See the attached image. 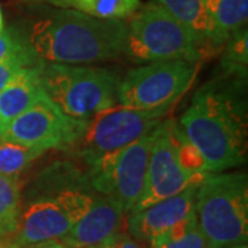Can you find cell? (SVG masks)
Listing matches in <instances>:
<instances>
[{"label": "cell", "instance_id": "cell-1", "mask_svg": "<svg viewBox=\"0 0 248 248\" xmlns=\"http://www.w3.org/2000/svg\"><path fill=\"white\" fill-rule=\"evenodd\" d=\"M127 33V19H104L55 9L35 19L25 39L39 61L81 65L122 55Z\"/></svg>", "mask_w": 248, "mask_h": 248}, {"label": "cell", "instance_id": "cell-2", "mask_svg": "<svg viewBox=\"0 0 248 248\" xmlns=\"http://www.w3.org/2000/svg\"><path fill=\"white\" fill-rule=\"evenodd\" d=\"M179 124L186 138L203 155L210 172H222L244 163L246 123L225 94L211 87L203 89Z\"/></svg>", "mask_w": 248, "mask_h": 248}, {"label": "cell", "instance_id": "cell-3", "mask_svg": "<svg viewBox=\"0 0 248 248\" xmlns=\"http://www.w3.org/2000/svg\"><path fill=\"white\" fill-rule=\"evenodd\" d=\"M193 213L208 248L247 243V175L243 172H208L197 186Z\"/></svg>", "mask_w": 248, "mask_h": 248}, {"label": "cell", "instance_id": "cell-4", "mask_svg": "<svg viewBox=\"0 0 248 248\" xmlns=\"http://www.w3.org/2000/svg\"><path fill=\"white\" fill-rule=\"evenodd\" d=\"M120 80L119 73L108 68L46 62L40 66L46 97L75 120H89L115 107Z\"/></svg>", "mask_w": 248, "mask_h": 248}, {"label": "cell", "instance_id": "cell-5", "mask_svg": "<svg viewBox=\"0 0 248 248\" xmlns=\"http://www.w3.org/2000/svg\"><path fill=\"white\" fill-rule=\"evenodd\" d=\"M125 51L137 61H200L205 46L156 3L141 6L127 21Z\"/></svg>", "mask_w": 248, "mask_h": 248}, {"label": "cell", "instance_id": "cell-6", "mask_svg": "<svg viewBox=\"0 0 248 248\" xmlns=\"http://www.w3.org/2000/svg\"><path fill=\"white\" fill-rule=\"evenodd\" d=\"M170 108L138 109L112 107L84 120L83 130L75 145L87 163L102 155L122 149L155 130L169 113Z\"/></svg>", "mask_w": 248, "mask_h": 248}, {"label": "cell", "instance_id": "cell-7", "mask_svg": "<svg viewBox=\"0 0 248 248\" xmlns=\"http://www.w3.org/2000/svg\"><path fill=\"white\" fill-rule=\"evenodd\" d=\"M93 203V196L71 186L54 196L39 197L21 210L13 239L22 248L61 240L89 213Z\"/></svg>", "mask_w": 248, "mask_h": 248}, {"label": "cell", "instance_id": "cell-8", "mask_svg": "<svg viewBox=\"0 0 248 248\" xmlns=\"http://www.w3.org/2000/svg\"><path fill=\"white\" fill-rule=\"evenodd\" d=\"M155 130L89 164L90 184L99 193L119 200L125 213L133 210L143 192Z\"/></svg>", "mask_w": 248, "mask_h": 248}, {"label": "cell", "instance_id": "cell-9", "mask_svg": "<svg viewBox=\"0 0 248 248\" xmlns=\"http://www.w3.org/2000/svg\"><path fill=\"white\" fill-rule=\"evenodd\" d=\"M196 73L193 62H149L131 69L120 80L117 102L138 109L171 108L190 89Z\"/></svg>", "mask_w": 248, "mask_h": 248}, {"label": "cell", "instance_id": "cell-10", "mask_svg": "<svg viewBox=\"0 0 248 248\" xmlns=\"http://www.w3.org/2000/svg\"><path fill=\"white\" fill-rule=\"evenodd\" d=\"M177 124L172 119L163 120L155 130V141L152 143L145 187L140 200L130 214L138 213L152 204L175 196L193 185H200L208 174L189 175L179 167L177 160Z\"/></svg>", "mask_w": 248, "mask_h": 248}, {"label": "cell", "instance_id": "cell-11", "mask_svg": "<svg viewBox=\"0 0 248 248\" xmlns=\"http://www.w3.org/2000/svg\"><path fill=\"white\" fill-rule=\"evenodd\" d=\"M83 125L84 120H75L65 116L45 95L13 119L6 125L1 138L43 152L68 149L79 138Z\"/></svg>", "mask_w": 248, "mask_h": 248}, {"label": "cell", "instance_id": "cell-12", "mask_svg": "<svg viewBox=\"0 0 248 248\" xmlns=\"http://www.w3.org/2000/svg\"><path fill=\"white\" fill-rule=\"evenodd\" d=\"M124 208L110 196L94 199V203L81 219L60 241L68 248H99L122 232Z\"/></svg>", "mask_w": 248, "mask_h": 248}, {"label": "cell", "instance_id": "cell-13", "mask_svg": "<svg viewBox=\"0 0 248 248\" xmlns=\"http://www.w3.org/2000/svg\"><path fill=\"white\" fill-rule=\"evenodd\" d=\"M197 186H190L178 195L152 204L138 213L130 214L127 229L131 237L151 243L189 217L195 210Z\"/></svg>", "mask_w": 248, "mask_h": 248}, {"label": "cell", "instance_id": "cell-14", "mask_svg": "<svg viewBox=\"0 0 248 248\" xmlns=\"http://www.w3.org/2000/svg\"><path fill=\"white\" fill-rule=\"evenodd\" d=\"M42 63L21 69L0 91V123L4 128L13 119L46 95L40 81Z\"/></svg>", "mask_w": 248, "mask_h": 248}, {"label": "cell", "instance_id": "cell-15", "mask_svg": "<svg viewBox=\"0 0 248 248\" xmlns=\"http://www.w3.org/2000/svg\"><path fill=\"white\" fill-rule=\"evenodd\" d=\"M205 4L213 19V47L226 43L247 25L248 0H205Z\"/></svg>", "mask_w": 248, "mask_h": 248}, {"label": "cell", "instance_id": "cell-16", "mask_svg": "<svg viewBox=\"0 0 248 248\" xmlns=\"http://www.w3.org/2000/svg\"><path fill=\"white\" fill-rule=\"evenodd\" d=\"M171 17L190 31L204 46H211L213 19L205 0H155Z\"/></svg>", "mask_w": 248, "mask_h": 248}, {"label": "cell", "instance_id": "cell-17", "mask_svg": "<svg viewBox=\"0 0 248 248\" xmlns=\"http://www.w3.org/2000/svg\"><path fill=\"white\" fill-rule=\"evenodd\" d=\"M48 4L54 9H69L104 19H128L142 6L141 0H27Z\"/></svg>", "mask_w": 248, "mask_h": 248}, {"label": "cell", "instance_id": "cell-18", "mask_svg": "<svg viewBox=\"0 0 248 248\" xmlns=\"http://www.w3.org/2000/svg\"><path fill=\"white\" fill-rule=\"evenodd\" d=\"M21 214V189L18 178L0 174V239L11 237Z\"/></svg>", "mask_w": 248, "mask_h": 248}, {"label": "cell", "instance_id": "cell-19", "mask_svg": "<svg viewBox=\"0 0 248 248\" xmlns=\"http://www.w3.org/2000/svg\"><path fill=\"white\" fill-rule=\"evenodd\" d=\"M45 152L0 138V174L18 178Z\"/></svg>", "mask_w": 248, "mask_h": 248}, {"label": "cell", "instance_id": "cell-20", "mask_svg": "<svg viewBox=\"0 0 248 248\" xmlns=\"http://www.w3.org/2000/svg\"><path fill=\"white\" fill-rule=\"evenodd\" d=\"M175 141H177V160L179 167L189 175H200L210 172L208 166L204 160L203 155L189 141L177 125L175 128Z\"/></svg>", "mask_w": 248, "mask_h": 248}, {"label": "cell", "instance_id": "cell-21", "mask_svg": "<svg viewBox=\"0 0 248 248\" xmlns=\"http://www.w3.org/2000/svg\"><path fill=\"white\" fill-rule=\"evenodd\" d=\"M13 58H37L28 45L27 39L14 31H3L0 33V61Z\"/></svg>", "mask_w": 248, "mask_h": 248}, {"label": "cell", "instance_id": "cell-22", "mask_svg": "<svg viewBox=\"0 0 248 248\" xmlns=\"http://www.w3.org/2000/svg\"><path fill=\"white\" fill-rule=\"evenodd\" d=\"M248 40L247 28L239 31L228 40V51L225 63L229 66V71H237L240 73L246 72L248 60Z\"/></svg>", "mask_w": 248, "mask_h": 248}, {"label": "cell", "instance_id": "cell-23", "mask_svg": "<svg viewBox=\"0 0 248 248\" xmlns=\"http://www.w3.org/2000/svg\"><path fill=\"white\" fill-rule=\"evenodd\" d=\"M151 248H208V246L196 223L195 226L190 228L185 234L175 237V239L153 243L151 244Z\"/></svg>", "mask_w": 248, "mask_h": 248}, {"label": "cell", "instance_id": "cell-24", "mask_svg": "<svg viewBox=\"0 0 248 248\" xmlns=\"http://www.w3.org/2000/svg\"><path fill=\"white\" fill-rule=\"evenodd\" d=\"M40 62L42 61H39L37 58H13V60L0 61V91L9 84L10 80L21 69L27 66H33Z\"/></svg>", "mask_w": 248, "mask_h": 248}, {"label": "cell", "instance_id": "cell-25", "mask_svg": "<svg viewBox=\"0 0 248 248\" xmlns=\"http://www.w3.org/2000/svg\"><path fill=\"white\" fill-rule=\"evenodd\" d=\"M99 248H143L141 246V243L138 240L130 237L125 233H117L116 236H113L110 240H108L104 246H101Z\"/></svg>", "mask_w": 248, "mask_h": 248}, {"label": "cell", "instance_id": "cell-26", "mask_svg": "<svg viewBox=\"0 0 248 248\" xmlns=\"http://www.w3.org/2000/svg\"><path fill=\"white\" fill-rule=\"evenodd\" d=\"M28 248H68L63 243H61L60 240H51V241H46V243H40L36 246H31Z\"/></svg>", "mask_w": 248, "mask_h": 248}, {"label": "cell", "instance_id": "cell-27", "mask_svg": "<svg viewBox=\"0 0 248 248\" xmlns=\"http://www.w3.org/2000/svg\"><path fill=\"white\" fill-rule=\"evenodd\" d=\"M0 248H22L21 246H18L17 243L14 241V239L11 237H6V239H0Z\"/></svg>", "mask_w": 248, "mask_h": 248}, {"label": "cell", "instance_id": "cell-28", "mask_svg": "<svg viewBox=\"0 0 248 248\" xmlns=\"http://www.w3.org/2000/svg\"><path fill=\"white\" fill-rule=\"evenodd\" d=\"M223 248H248L247 243H239V244H233V246H228V247Z\"/></svg>", "mask_w": 248, "mask_h": 248}, {"label": "cell", "instance_id": "cell-29", "mask_svg": "<svg viewBox=\"0 0 248 248\" xmlns=\"http://www.w3.org/2000/svg\"><path fill=\"white\" fill-rule=\"evenodd\" d=\"M4 31V19H3V13H1V7H0V33Z\"/></svg>", "mask_w": 248, "mask_h": 248}, {"label": "cell", "instance_id": "cell-30", "mask_svg": "<svg viewBox=\"0 0 248 248\" xmlns=\"http://www.w3.org/2000/svg\"><path fill=\"white\" fill-rule=\"evenodd\" d=\"M3 133H4V127H3V125H1V123H0V138H1Z\"/></svg>", "mask_w": 248, "mask_h": 248}]
</instances>
